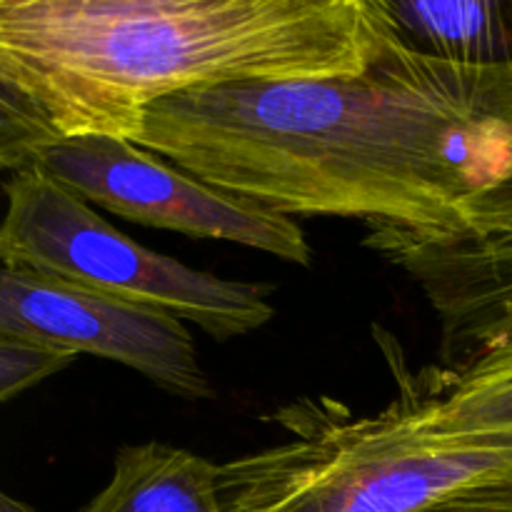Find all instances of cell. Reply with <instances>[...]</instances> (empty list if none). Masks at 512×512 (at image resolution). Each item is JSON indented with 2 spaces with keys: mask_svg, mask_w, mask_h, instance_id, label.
I'll return each instance as SVG.
<instances>
[{
  "mask_svg": "<svg viewBox=\"0 0 512 512\" xmlns=\"http://www.w3.org/2000/svg\"><path fill=\"white\" fill-rule=\"evenodd\" d=\"M135 143L285 215L453 233L468 200L512 175V70L385 45L358 75L170 95Z\"/></svg>",
  "mask_w": 512,
  "mask_h": 512,
  "instance_id": "cell-1",
  "label": "cell"
},
{
  "mask_svg": "<svg viewBox=\"0 0 512 512\" xmlns=\"http://www.w3.org/2000/svg\"><path fill=\"white\" fill-rule=\"evenodd\" d=\"M0 512H38V510L20 503V500L13 498V495H0Z\"/></svg>",
  "mask_w": 512,
  "mask_h": 512,
  "instance_id": "cell-14",
  "label": "cell"
},
{
  "mask_svg": "<svg viewBox=\"0 0 512 512\" xmlns=\"http://www.w3.org/2000/svg\"><path fill=\"white\" fill-rule=\"evenodd\" d=\"M80 355L68 348L18 335H0V400H13L40 380L60 373Z\"/></svg>",
  "mask_w": 512,
  "mask_h": 512,
  "instance_id": "cell-11",
  "label": "cell"
},
{
  "mask_svg": "<svg viewBox=\"0 0 512 512\" xmlns=\"http://www.w3.org/2000/svg\"><path fill=\"white\" fill-rule=\"evenodd\" d=\"M383 48L355 0H0V163L53 138L135 140L188 90L365 73Z\"/></svg>",
  "mask_w": 512,
  "mask_h": 512,
  "instance_id": "cell-2",
  "label": "cell"
},
{
  "mask_svg": "<svg viewBox=\"0 0 512 512\" xmlns=\"http://www.w3.org/2000/svg\"><path fill=\"white\" fill-rule=\"evenodd\" d=\"M385 348V345H383ZM398 375L400 398L415 420L433 435L488 438L512 443V338L493 345L458 370L413 375L388 350Z\"/></svg>",
  "mask_w": 512,
  "mask_h": 512,
  "instance_id": "cell-9",
  "label": "cell"
},
{
  "mask_svg": "<svg viewBox=\"0 0 512 512\" xmlns=\"http://www.w3.org/2000/svg\"><path fill=\"white\" fill-rule=\"evenodd\" d=\"M512 230V175L498 183L495 188L475 195L460 210L458 230L453 233L468 235H490Z\"/></svg>",
  "mask_w": 512,
  "mask_h": 512,
  "instance_id": "cell-13",
  "label": "cell"
},
{
  "mask_svg": "<svg viewBox=\"0 0 512 512\" xmlns=\"http://www.w3.org/2000/svg\"><path fill=\"white\" fill-rule=\"evenodd\" d=\"M5 195V268H28L168 310L213 340L243 338L275 315L268 300L273 285L220 278L143 248L40 170H13Z\"/></svg>",
  "mask_w": 512,
  "mask_h": 512,
  "instance_id": "cell-4",
  "label": "cell"
},
{
  "mask_svg": "<svg viewBox=\"0 0 512 512\" xmlns=\"http://www.w3.org/2000/svg\"><path fill=\"white\" fill-rule=\"evenodd\" d=\"M418 512H512V463L470 480Z\"/></svg>",
  "mask_w": 512,
  "mask_h": 512,
  "instance_id": "cell-12",
  "label": "cell"
},
{
  "mask_svg": "<svg viewBox=\"0 0 512 512\" xmlns=\"http://www.w3.org/2000/svg\"><path fill=\"white\" fill-rule=\"evenodd\" d=\"M365 245L420 285L438 315L448 370L512 338V230L468 235L370 225Z\"/></svg>",
  "mask_w": 512,
  "mask_h": 512,
  "instance_id": "cell-7",
  "label": "cell"
},
{
  "mask_svg": "<svg viewBox=\"0 0 512 512\" xmlns=\"http://www.w3.org/2000/svg\"><path fill=\"white\" fill-rule=\"evenodd\" d=\"M20 168H35L88 203L130 223L228 240L295 265L313 263L303 228L285 213L220 190L170 160L110 135L53 138L30 150ZM13 173V170H10Z\"/></svg>",
  "mask_w": 512,
  "mask_h": 512,
  "instance_id": "cell-5",
  "label": "cell"
},
{
  "mask_svg": "<svg viewBox=\"0 0 512 512\" xmlns=\"http://www.w3.org/2000/svg\"><path fill=\"white\" fill-rule=\"evenodd\" d=\"M385 45L512 70V0H355Z\"/></svg>",
  "mask_w": 512,
  "mask_h": 512,
  "instance_id": "cell-8",
  "label": "cell"
},
{
  "mask_svg": "<svg viewBox=\"0 0 512 512\" xmlns=\"http://www.w3.org/2000/svg\"><path fill=\"white\" fill-rule=\"evenodd\" d=\"M0 335L115 360L190 403L215 398L185 320L53 275L3 265Z\"/></svg>",
  "mask_w": 512,
  "mask_h": 512,
  "instance_id": "cell-6",
  "label": "cell"
},
{
  "mask_svg": "<svg viewBox=\"0 0 512 512\" xmlns=\"http://www.w3.org/2000/svg\"><path fill=\"white\" fill-rule=\"evenodd\" d=\"M270 420L290 438L220 465L228 512H418L512 463V443L428 433L403 398L378 415L298 398Z\"/></svg>",
  "mask_w": 512,
  "mask_h": 512,
  "instance_id": "cell-3",
  "label": "cell"
},
{
  "mask_svg": "<svg viewBox=\"0 0 512 512\" xmlns=\"http://www.w3.org/2000/svg\"><path fill=\"white\" fill-rule=\"evenodd\" d=\"M80 512H228L220 465L153 440L115 455L113 478Z\"/></svg>",
  "mask_w": 512,
  "mask_h": 512,
  "instance_id": "cell-10",
  "label": "cell"
}]
</instances>
